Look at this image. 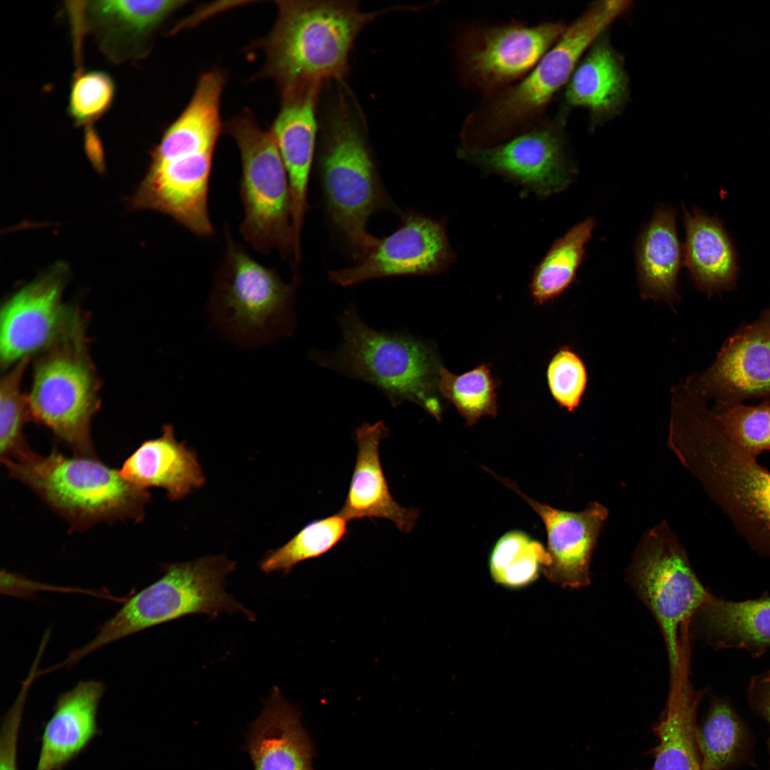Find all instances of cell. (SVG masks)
Listing matches in <instances>:
<instances>
[{
	"label": "cell",
	"instance_id": "cell-1",
	"mask_svg": "<svg viewBox=\"0 0 770 770\" xmlns=\"http://www.w3.org/2000/svg\"><path fill=\"white\" fill-rule=\"evenodd\" d=\"M273 29L258 44L266 61L260 76L273 79L282 99L342 80L360 32L400 7L364 12L354 1H278Z\"/></svg>",
	"mask_w": 770,
	"mask_h": 770
},
{
	"label": "cell",
	"instance_id": "cell-2",
	"mask_svg": "<svg viewBox=\"0 0 770 770\" xmlns=\"http://www.w3.org/2000/svg\"><path fill=\"white\" fill-rule=\"evenodd\" d=\"M669 444L748 544L770 558V471L729 438L703 402L676 414Z\"/></svg>",
	"mask_w": 770,
	"mask_h": 770
},
{
	"label": "cell",
	"instance_id": "cell-3",
	"mask_svg": "<svg viewBox=\"0 0 770 770\" xmlns=\"http://www.w3.org/2000/svg\"><path fill=\"white\" fill-rule=\"evenodd\" d=\"M220 105L215 92H194L153 149L147 173L133 198L136 207L168 215L202 237L213 234L208 195L221 130Z\"/></svg>",
	"mask_w": 770,
	"mask_h": 770
},
{
	"label": "cell",
	"instance_id": "cell-4",
	"mask_svg": "<svg viewBox=\"0 0 770 770\" xmlns=\"http://www.w3.org/2000/svg\"><path fill=\"white\" fill-rule=\"evenodd\" d=\"M342 340L336 350L313 349L320 366L369 383L393 406L411 401L440 421L443 404L438 390L441 364L433 344L404 332H379L363 322L354 305L339 319Z\"/></svg>",
	"mask_w": 770,
	"mask_h": 770
},
{
	"label": "cell",
	"instance_id": "cell-5",
	"mask_svg": "<svg viewBox=\"0 0 770 770\" xmlns=\"http://www.w3.org/2000/svg\"><path fill=\"white\" fill-rule=\"evenodd\" d=\"M328 222L356 260L374 244L370 217L394 210L359 120L342 96L329 114L317 159Z\"/></svg>",
	"mask_w": 770,
	"mask_h": 770
},
{
	"label": "cell",
	"instance_id": "cell-6",
	"mask_svg": "<svg viewBox=\"0 0 770 770\" xmlns=\"http://www.w3.org/2000/svg\"><path fill=\"white\" fill-rule=\"evenodd\" d=\"M1 461L11 478L29 486L73 530L101 522H140L151 499L148 491L133 486L96 456L69 457L53 448L46 456L31 450Z\"/></svg>",
	"mask_w": 770,
	"mask_h": 770
},
{
	"label": "cell",
	"instance_id": "cell-7",
	"mask_svg": "<svg viewBox=\"0 0 770 770\" xmlns=\"http://www.w3.org/2000/svg\"><path fill=\"white\" fill-rule=\"evenodd\" d=\"M628 10L622 0L594 2L569 26L518 83L497 92L468 118L463 137L470 147L505 139L542 113L568 83L581 57L605 30Z\"/></svg>",
	"mask_w": 770,
	"mask_h": 770
},
{
	"label": "cell",
	"instance_id": "cell-8",
	"mask_svg": "<svg viewBox=\"0 0 770 770\" xmlns=\"http://www.w3.org/2000/svg\"><path fill=\"white\" fill-rule=\"evenodd\" d=\"M235 567L225 555L164 565L159 580L128 598L91 640L68 654L61 667H71L107 645L191 615L212 618L223 612H241L252 620V612L225 591L226 576Z\"/></svg>",
	"mask_w": 770,
	"mask_h": 770
},
{
	"label": "cell",
	"instance_id": "cell-9",
	"mask_svg": "<svg viewBox=\"0 0 770 770\" xmlns=\"http://www.w3.org/2000/svg\"><path fill=\"white\" fill-rule=\"evenodd\" d=\"M86 322L42 352L26 394L31 417L50 429L75 455L96 456L91 421L100 406V384L90 357Z\"/></svg>",
	"mask_w": 770,
	"mask_h": 770
},
{
	"label": "cell",
	"instance_id": "cell-10",
	"mask_svg": "<svg viewBox=\"0 0 770 770\" xmlns=\"http://www.w3.org/2000/svg\"><path fill=\"white\" fill-rule=\"evenodd\" d=\"M226 128L241 158L243 239L261 254L277 250L283 259H294L290 185L272 133L261 129L246 111L229 120Z\"/></svg>",
	"mask_w": 770,
	"mask_h": 770
},
{
	"label": "cell",
	"instance_id": "cell-11",
	"mask_svg": "<svg viewBox=\"0 0 770 770\" xmlns=\"http://www.w3.org/2000/svg\"><path fill=\"white\" fill-rule=\"evenodd\" d=\"M225 248L210 305L218 322L240 342L259 343L289 332L297 279L285 283L276 270L255 260L225 227Z\"/></svg>",
	"mask_w": 770,
	"mask_h": 770
},
{
	"label": "cell",
	"instance_id": "cell-12",
	"mask_svg": "<svg viewBox=\"0 0 770 770\" xmlns=\"http://www.w3.org/2000/svg\"><path fill=\"white\" fill-rule=\"evenodd\" d=\"M628 578L662 630L672 679L682 659L679 629L690 623L709 592L694 572L684 549L664 523L642 538L629 568Z\"/></svg>",
	"mask_w": 770,
	"mask_h": 770
},
{
	"label": "cell",
	"instance_id": "cell-13",
	"mask_svg": "<svg viewBox=\"0 0 770 770\" xmlns=\"http://www.w3.org/2000/svg\"><path fill=\"white\" fill-rule=\"evenodd\" d=\"M560 22L527 26L511 22L468 29L458 46L463 80L493 93L525 76L556 43Z\"/></svg>",
	"mask_w": 770,
	"mask_h": 770
},
{
	"label": "cell",
	"instance_id": "cell-14",
	"mask_svg": "<svg viewBox=\"0 0 770 770\" xmlns=\"http://www.w3.org/2000/svg\"><path fill=\"white\" fill-rule=\"evenodd\" d=\"M444 222L414 210L401 215L392 233L376 237L352 267L331 270V282L350 287L387 277L431 275L444 272L454 260Z\"/></svg>",
	"mask_w": 770,
	"mask_h": 770
},
{
	"label": "cell",
	"instance_id": "cell-15",
	"mask_svg": "<svg viewBox=\"0 0 770 770\" xmlns=\"http://www.w3.org/2000/svg\"><path fill=\"white\" fill-rule=\"evenodd\" d=\"M458 155L485 171L507 177L541 197L565 190L576 173L565 153L558 123H540L497 145H463Z\"/></svg>",
	"mask_w": 770,
	"mask_h": 770
},
{
	"label": "cell",
	"instance_id": "cell-16",
	"mask_svg": "<svg viewBox=\"0 0 770 770\" xmlns=\"http://www.w3.org/2000/svg\"><path fill=\"white\" fill-rule=\"evenodd\" d=\"M61 272H51L23 287L1 307L0 359L9 368L43 352L86 320L84 314L62 302Z\"/></svg>",
	"mask_w": 770,
	"mask_h": 770
},
{
	"label": "cell",
	"instance_id": "cell-17",
	"mask_svg": "<svg viewBox=\"0 0 770 770\" xmlns=\"http://www.w3.org/2000/svg\"><path fill=\"white\" fill-rule=\"evenodd\" d=\"M685 384L721 406L755 397L770 398V311L738 331L724 344L712 366Z\"/></svg>",
	"mask_w": 770,
	"mask_h": 770
},
{
	"label": "cell",
	"instance_id": "cell-18",
	"mask_svg": "<svg viewBox=\"0 0 770 770\" xmlns=\"http://www.w3.org/2000/svg\"><path fill=\"white\" fill-rule=\"evenodd\" d=\"M487 471L520 496L542 520L548 538L550 565L547 575L558 583L581 587L590 582V561L600 528L607 517V508L593 502L583 510L570 512L541 503L524 494L509 479Z\"/></svg>",
	"mask_w": 770,
	"mask_h": 770
},
{
	"label": "cell",
	"instance_id": "cell-19",
	"mask_svg": "<svg viewBox=\"0 0 770 770\" xmlns=\"http://www.w3.org/2000/svg\"><path fill=\"white\" fill-rule=\"evenodd\" d=\"M320 90L283 98L272 130L288 175L292 205L294 259H301V235L314 161L317 123L316 107Z\"/></svg>",
	"mask_w": 770,
	"mask_h": 770
},
{
	"label": "cell",
	"instance_id": "cell-20",
	"mask_svg": "<svg viewBox=\"0 0 770 770\" xmlns=\"http://www.w3.org/2000/svg\"><path fill=\"white\" fill-rule=\"evenodd\" d=\"M389 436L382 421L363 423L354 432L356 461L347 495L339 512L349 520L385 519L402 533L411 532L419 512L399 505L391 494L379 456L381 441Z\"/></svg>",
	"mask_w": 770,
	"mask_h": 770
},
{
	"label": "cell",
	"instance_id": "cell-21",
	"mask_svg": "<svg viewBox=\"0 0 770 770\" xmlns=\"http://www.w3.org/2000/svg\"><path fill=\"white\" fill-rule=\"evenodd\" d=\"M300 717L274 687L247 734L254 770H313L314 748Z\"/></svg>",
	"mask_w": 770,
	"mask_h": 770
},
{
	"label": "cell",
	"instance_id": "cell-22",
	"mask_svg": "<svg viewBox=\"0 0 770 770\" xmlns=\"http://www.w3.org/2000/svg\"><path fill=\"white\" fill-rule=\"evenodd\" d=\"M122 476L144 491L161 488L171 501L184 498L202 486L205 475L195 451L178 442L174 428L165 424L162 434L143 441L119 470Z\"/></svg>",
	"mask_w": 770,
	"mask_h": 770
},
{
	"label": "cell",
	"instance_id": "cell-23",
	"mask_svg": "<svg viewBox=\"0 0 770 770\" xmlns=\"http://www.w3.org/2000/svg\"><path fill=\"white\" fill-rule=\"evenodd\" d=\"M103 683L80 681L60 694L47 722L35 770H61L81 753L98 733L97 713Z\"/></svg>",
	"mask_w": 770,
	"mask_h": 770
},
{
	"label": "cell",
	"instance_id": "cell-24",
	"mask_svg": "<svg viewBox=\"0 0 770 770\" xmlns=\"http://www.w3.org/2000/svg\"><path fill=\"white\" fill-rule=\"evenodd\" d=\"M640 294L642 299L665 302L674 307L679 302L678 277L683 249L676 226L674 210L658 205L650 221L642 229L635 245Z\"/></svg>",
	"mask_w": 770,
	"mask_h": 770
},
{
	"label": "cell",
	"instance_id": "cell-25",
	"mask_svg": "<svg viewBox=\"0 0 770 770\" xmlns=\"http://www.w3.org/2000/svg\"><path fill=\"white\" fill-rule=\"evenodd\" d=\"M689 669L683 664L671 681L666 708L653 727L659 743L652 770H702L697 716L704 692L693 688Z\"/></svg>",
	"mask_w": 770,
	"mask_h": 770
},
{
	"label": "cell",
	"instance_id": "cell-26",
	"mask_svg": "<svg viewBox=\"0 0 770 770\" xmlns=\"http://www.w3.org/2000/svg\"><path fill=\"white\" fill-rule=\"evenodd\" d=\"M692 618L715 650H743L759 657L770 648V597L734 602L709 592Z\"/></svg>",
	"mask_w": 770,
	"mask_h": 770
},
{
	"label": "cell",
	"instance_id": "cell-27",
	"mask_svg": "<svg viewBox=\"0 0 770 770\" xmlns=\"http://www.w3.org/2000/svg\"><path fill=\"white\" fill-rule=\"evenodd\" d=\"M187 1H93L87 6L103 48L116 58L140 53L154 31Z\"/></svg>",
	"mask_w": 770,
	"mask_h": 770
},
{
	"label": "cell",
	"instance_id": "cell-28",
	"mask_svg": "<svg viewBox=\"0 0 770 770\" xmlns=\"http://www.w3.org/2000/svg\"><path fill=\"white\" fill-rule=\"evenodd\" d=\"M602 34L577 65L565 94L570 106L587 108L597 120L616 114L628 93L622 59Z\"/></svg>",
	"mask_w": 770,
	"mask_h": 770
},
{
	"label": "cell",
	"instance_id": "cell-29",
	"mask_svg": "<svg viewBox=\"0 0 770 770\" xmlns=\"http://www.w3.org/2000/svg\"><path fill=\"white\" fill-rule=\"evenodd\" d=\"M683 212V264L694 284L707 293L729 287L736 279V262L721 223L698 210Z\"/></svg>",
	"mask_w": 770,
	"mask_h": 770
},
{
	"label": "cell",
	"instance_id": "cell-30",
	"mask_svg": "<svg viewBox=\"0 0 770 770\" xmlns=\"http://www.w3.org/2000/svg\"><path fill=\"white\" fill-rule=\"evenodd\" d=\"M595 225L594 217L586 218L553 243L531 277L529 289L535 304L555 300L575 281Z\"/></svg>",
	"mask_w": 770,
	"mask_h": 770
},
{
	"label": "cell",
	"instance_id": "cell-31",
	"mask_svg": "<svg viewBox=\"0 0 770 770\" xmlns=\"http://www.w3.org/2000/svg\"><path fill=\"white\" fill-rule=\"evenodd\" d=\"M498 386L486 363L461 374H454L443 365L439 369L438 390L441 398L456 408L468 426L484 416H497Z\"/></svg>",
	"mask_w": 770,
	"mask_h": 770
},
{
	"label": "cell",
	"instance_id": "cell-32",
	"mask_svg": "<svg viewBox=\"0 0 770 770\" xmlns=\"http://www.w3.org/2000/svg\"><path fill=\"white\" fill-rule=\"evenodd\" d=\"M746 730L730 704L712 701L701 726L697 740L702 770H726L741 757L746 744Z\"/></svg>",
	"mask_w": 770,
	"mask_h": 770
},
{
	"label": "cell",
	"instance_id": "cell-33",
	"mask_svg": "<svg viewBox=\"0 0 770 770\" xmlns=\"http://www.w3.org/2000/svg\"><path fill=\"white\" fill-rule=\"evenodd\" d=\"M349 522L339 511L311 521L284 545L270 550L260 562L261 570L287 573L299 563L326 554L346 536Z\"/></svg>",
	"mask_w": 770,
	"mask_h": 770
},
{
	"label": "cell",
	"instance_id": "cell-34",
	"mask_svg": "<svg viewBox=\"0 0 770 770\" xmlns=\"http://www.w3.org/2000/svg\"><path fill=\"white\" fill-rule=\"evenodd\" d=\"M551 558L538 541L520 531H510L496 544L490 558L494 580L505 586L518 587L534 580L539 568L548 567Z\"/></svg>",
	"mask_w": 770,
	"mask_h": 770
},
{
	"label": "cell",
	"instance_id": "cell-35",
	"mask_svg": "<svg viewBox=\"0 0 770 770\" xmlns=\"http://www.w3.org/2000/svg\"><path fill=\"white\" fill-rule=\"evenodd\" d=\"M26 358L12 366L1 377L0 384L1 461L17 459L31 449L24 436V424L31 421L26 395L21 381L29 363Z\"/></svg>",
	"mask_w": 770,
	"mask_h": 770
},
{
	"label": "cell",
	"instance_id": "cell-36",
	"mask_svg": "<svg viewBox=\"0 0 770 770\" xmlns=\"http://www.w3.org/2000/svg\"><path fill=\"white\" fill-rule=\"evenodd\" d=\"M714 411L729 438L750 456L770 451V401L757 406L739 404Z\"/></svg>",
	"mask_w": 770,
	"mask_h": 770
},
{
	"label": "cell",
	"instance_id": "cell-37",
	"mask_svg": "<svg viewBox=\"0 0 770 770\" xmlns=\"http://www.w3.org/2000/svg\"><path fill=\"white\" fill-rule=\"evenodd\" d=\"M549 391L557 404L568 412L580 405L588 384V374L582 357L570 346L560 347L546 369Z\"/></svg>",
	"mask_w": 770,
	"mask_h": 770
},
{
	"label": "cell",
	"instance_id": "cell-38",
	"mask_svg": "<svg viewBox=\"0 0 770 770\" xmlns=\"http://www.w3.org/2000/svg\"><path fill=\"white\" fill-rule=\"evenodd\" d=\"M114 96V82L108 73L96 70L81 71L71 84L68 113L76 124L89 125L108 111Z\"/></svg>",
	"mask_w": 770,
	"mask_h": 770
},
{
	"label": "cell",
	"instance_id": "cell-39",
	"mask_svg": "<svg viewBox=\"0 0 770 770\" xmlns=\"http://www.w3.org/2000/svg\"><path fill=\"white\" fill-rule=\"evenodd\" d=\"M36 677V670L33 668L24 681L18 697L4 720L0 737V770H18L16 758L19 728L26 695Z\"/></svg>",
	"mask_w": 770,
	"mask_h": 770
},
{
	"label": "cell",
	"instance_id": "cell-40",
	"mask_svg": "<svg viewBox=\"0 0 770 770\" xmlns=\"http://www.w3.org/2000/svg\"><path fill=\"white\" fill-rule=\"evenodd\" d=\"M747 696L754 712L770 723V670L751 679Z\"/></svg>",
	"mask_w": 770,
	"mask_h": 770
}]
</instances>
